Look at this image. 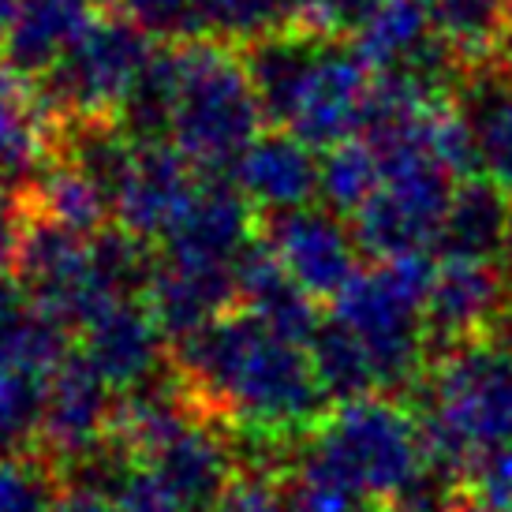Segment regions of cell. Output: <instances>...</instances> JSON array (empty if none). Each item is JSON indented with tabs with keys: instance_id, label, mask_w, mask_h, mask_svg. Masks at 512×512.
Listing matches in <instances>:
<instances>
[{
	"instance_id": "obj_31",
	"label": "cell",
	"mask_w": 512,
	"mask_h": 512,
	"mask_svg": "<svg viewBox=\"0 0 512 512\" xmlns=\"http://www.w3.org/2000/svg\"><path fill=\"white\" fill-rule=\"evenodd\" d=\"M299 15L303 0H206L210 38H221L236 49L277 30L299 27Z\"/></svg>"
},
{
	"instance_id": "obj_27",
	"label": "cell",
	"mask_w": 512,
	"mask_h": 512,
	"mask_svg": "<svg viewBox=\"0 0 512 512\" xmlns=\"http://www.w3.org/2000/svg\"><path fill=\"white\" fill-rule=\"evenodd\" d=\"M434 27L464 64L501 57L509 38V0H430Z\"/></svg>"
},
{
	"instance_id": "obj_14",
	"label": "cell",
	"mask_w": 512,
	"mask_h": 512,
	"mask_svg": "<svg viewBox=\"0 0 512 512\" xmlns=\"http://www.w3.org/2000/svg\"><path fill=\"white\" fill-rule=\"evenodd\" d=\"M228 176L255 210L285 214L318 199L322 161L314 157V146L303 143L296 131L266 128L251 139Z\"/></svg>"
},
{
	"instance_id": "obj_36",
	"label": "cell",
	"mask_w": 512,
	"mask_h": 512,
	"mask_svg": "<svg viewBox=\"0 0 512 512\" xmlns=\"http://www.w3.org/2000/svg\"><path fill=\"white\" fill-rule=\"evenodd\" d=\"M116 505L120 512H191L184 498L146 464H131L124 483L116 486Z\"/></svg>"
},
{
	"instance_id": "obj_8",
	"label": "cell",
	"mask_w": 512,
	"mask_h": 512,
	"mask_svg": "<svg viewBox=\"0 0 512 512\" xmlns=\"http://www.w3.org/2000/svg\"><path fill=\"white\" fill-rule=\"evenodd\" d=\"M370 86H374V68L363 60L356 42L329 38L318 53V64L307 79V90L299 98L288 131H296L314 150H329L344 139H356L367 116Z\"/></svg>"
},
{
	"instance_id": "obj_15",
	"label": "cell",
	"mask_w": 512,
	"mask_h": 512,
	"mask_svg": "<svg viewBox=\"0 0 512 512\" xmlns=\"http://www.w3.org/2000/svg\"><path fill=\"white\" fill-rule=\"evenodd\" d=\"M83 356L113 389H139L157 378L165 329L150 303L116 299L83 326Z\"/></svg>"
},
{
	"instance_id": "obj_20",
	"label": "cell",
	"mask_w": 512,
	"mask_h": 512,
	"mask_svg": "<svg viewBox=\"0 0 512 512\" xmlns=\"http://www.w3.org/2000/svg\"><path fill=\"white\" fill-rule=\"evenodd\" d=\"M236 288H240V303L251 314H258L270 329L296 344L314 341V333L322 329V311L307 288H299L281 258L270 251L266 240H251L247 251L236 258Z\"/></svg>"
},
{
	"instance_id": "obj_7",
	"label": "cell",
	"mask_w": 512,
	"mask_h": 512,
	"mask_svg": "<svg viewBox=\"0 0 512 512\" xmlns=\"http://www.w3.org/2000/svg\"><path fill=\"white\" fill-rule=\"evenodd\" d=\"M8 266L30 303L68 329H83L94 314L116 303L94 273L90 236L60 225L53 217L34 214L23 202H19V225Z\"/></svg>"
},
{
	"instance_id": "obj_16",
	"label": "cell",
	"mask_w": 512,
	"mask_h": 512,
	"mask_svg": "<svg viewBox=\"0 0 512 512\" xmlns=\"http://www.w3.org/2000/svg\"><path fill=\"white\" fill-rule=\"evenodd\" d=\"M236 441L206 423V415L187 419L154 456L143 464L154 468L165 483L184 498L191 512H214L217 501L236 479Z\"/></svg>"
},
{
	"instance_id": "obj_42",
	"label": "cell",
	"mask_w": 512,
	"mask_h": 512,
	"mask_svg": "<svg viewBox=\"0 0 512 512\" xmlns=\"http://www.w3.org/2000/svg\"><path fill=\"white\" fill-rule=\"evenodd\" d=\"M98 4H120V0H98Z\"/></svg>"
},
{
	"instance_id": "obj_2",
	"label": "cell",
	"mask_w": 512,
	"mask_h": 512,
	"mask_svg": "<svg viewBox=\"0 0 512 512\" xmlns=\"http://www.w3.org/2000/svg\"><path fill=\"white\" fill-rule=\"evenodd\" d=\"M423 438L430 460L456 475L512 449V344L490 333L449 344L430 374Z\"/></svg>"
},
{
	"instance_id": "obj_21",
	"label": "cell",
	"mask_w": 512,
	"mask_h": 512,
	"mask_svg": "<svg viewBox=\"0 0 512 512\" xmlns=\"http://www.w3.org/2000/svg\"><path fill=\"white\" fill-rule=\"evenodd\" d=\"M445 258L505 262L512 251V195L486 176H464L438 232Z\"/></svg>"
},
{
	"instance_id": "obj_33",
	"label": "cell",
	"mask_w": 512,
	"mask_h": 512,
	"mask_svg": "<svg viewBox=\"0 0 512 512\" xmlns=\"http://www.w3.org/2000/svg\"><path fill=\"white\" fill-rule=\"evenodd\" d=\"M53 471L27 456H0V512H53Z\"/></svg>"
},
{
	"instance_id": "obj_19",
	"label": "cell",
	"mask_w": 512,
	"mask_h": 512,
	"mask_svg": "<svg viewBox=\"0 0 512 512\" xmlns=\"http://www.w3.org/2000/svg\"><path fill=\"white\" fill-rule=\"evenodd\" d=\"M326 42V34H314L299 23V27L266 34V38L240 49L251 86H255L258 109L266 116V128H288L292 124L296 105L307 90V79H311L318 53Z\"/></svg>"
},
{
	"instance_id": "obj_12",
	"label": "cell",
	"mask_w": 512,
	"mask_h": 512,
	"mask_svg": "<svg viewBox=\"0 0 512 512\" xmlns=\"http://www.w3.org/2000/svg\"><path fill=\"white\" fill-rule=\"evenodd\" d=\"M509 288L512 277L505 262L445 258L434 270L427 296V333L445 344L494 333L509 307Z\"/></svg>"
},
{
	"instance_id": "obj_37",
	"label": "cell",
	"mask_w": 512,
	"mask_h": 512,
	"mask_svg": "<svg viewBox=\"0 0 512 512\" xmlns=\"http://www.w3.org/2000/svg\"><path fill=\"white\" fill-rule=\"evenodd\" d=\"M53 512H120V505H116L113 490L68 479L64 490L57 494V501H53Z\"/></svg>"
},
{
	"instance_id": "obj_11",
	"label": "cell",
	"mask_w": 512,
	"mask_h": 512,
	"mask_svg": "<svg viewBox=\"0 0 512 512\" xmlns=\"http://www.w3.org/2000/svg\"><path fill=\"white\" fill-rule=\"evenodd\" d=\"M202 172L180 154L172 139H139L131 165L113 195V214L146 240H161L199 187Z\"/></svg>"
},
{
	"instance_id": "obj_17",
	"label": "cell",
	"mask_w": 512,
	"mask_h": 512,
	"mask_svg": "<svg viewBox=\"0 0 512 512\" xmlns=\"http://www.w3.org/2000/svg\"><path fill=\"white\" fill-rule=\"evenodd\" d=\"M236 299H240L236 266L176 262V258H161L154 285L146 292L150 311L161 322L165 337H172V341H184V337L206 329L217 318H225Z\"/></svg>"
},
{
	"instance_id": "obj_9",
	"label": "cell",
	"mask_w": 512,
	"mask_h": 512,
	"mask_svg": "<svg viewBox=\"0 0 512 512\" xmlns=\"http://www.w3.org/2000/svg\"><path fill=\"white\" fill-rule=\"evenodd\" d=\"M266 243L281 258V266L299 288H307L314 299H333L359 273V240L344 225L341 214L299 206L285 214H270L266 221Z\"/></svg>"
},
{
	"instance_id": "obj_4",
	"label": "cell",
	"mask_w": 512,
	"mask_h": 512,
	"mask_svg": "<svg viewBox=\"0 0 512 512\" xmlns=\"http://www.w3.org/2000/svg\"><path fill=\"white\" fill-rule=\"evenodd\" d=\"M434 270L438 266L427 258V251L382 258L374 270H359L333 296L329 318H337L363 341L382 393L408 389L423 370L430 337L427 296Z\"/></svg>"
},
{
	"instance_id": "obj_1",
	"label": "cell",
	"mask_w": 512,
	"mask_h": 512,
	"mask_svg": "<svg viewBox=\"0 0 512 512\" xmlns=\"http://www.w3.org/2000/svg\"><path fill=\"white\" fill-rule=\"evenodd\" d=\"M180 382L202 415L240 430L292 441L322 423L326 389L311 352L281 337L258 314H225L176 341Z\"/></svg>"
},
{
	"instance_id": "obj_34",
	"label": "cell",
	"mask_w": 512,
	"mask_h": 512,
	"mask_svg": "<svg viewBox=\"0 0 512 512\" xmlns=\"http://www.w3.org/2000/svg\"><path fill=\"white\" fill-rule=\"evenodd\" d=\"M214 512H299V505L292 490L277 483L270 471H247L232 479Z\"/></svg>"
},
{
	"instance_id": "obj_40",
	"label": "cell",
	"mask_w": 512,
	"mask_h": 512,
	"mask_svg": "<svg viewBox=\"0 0 512 512\" xmlns=\"http://www.w3.org/2000/svg\"><path fill=\"white\" fill-rule=\"evenodd\" d=\"M501 60L512 68V27H509V38H505V49H501Z\"/></svg>"
},
{
	"instance_id": "obj_30",
	"label": "cell",
	"mask_w": 512,
	"mask_h": 512,
	"mask_svg": "<svg viewBox=\"0 0 512 512\" xmlns=\"http://www.w3.org/2000/svg\"><path fill=\"white\" fill-rule=\"evenodd\" d=\"M49 370L0 367V456H27L42 445Z\"/></svg>"
},
{
	"instance_id": "obj_18",
	"label": "cell",
	"mask_w": 512,
	"mask_h": 512,
	"mask_svg": "<svg viewBox=\"0 0 512 512\" xmlns=\"http://www.w3.org/2000/svg\"><path fill=\"white\" fill-rule=\"evenodd\" d=\"M453 101L475 139L479 176L512 195V68L501 57L468 64Z\"/></svg>"
},
{
	"instance_id": "obj_38",
	"label": "cell",
	"mask_w": 512,
	"mask_h": 512,
	"mask_svg": "<svg viewBox=\"0 0 512 512\" xmlns=\"http://www.w3.org/2000/svg\"><path fill=\"white\" fill-rule=\"evenodd\" d=\"M15 4H19V0H0V53H4V42H8V30H12Z\"/></svg>"
},
{
	"instance_id": "obj_28",
	"label": "cell",
	"mask_w": 512,
	"mask_h": 512,
	"mask_svg": "<svg viewBox=\"0 0 512 512\" xmlns=\"http://www.w3.org/2000/svg\"><path fill=\"white\" fill-rule=\"evenodd\" d=\"M314 363V374L326 389L329 400H359L378 393V374L370 363V352L363 348L356 333L341 326L337 318H326L322 329L314 333V341L307 344Z\"/></svg>"
},
{
	"instance_id": "obj_23",
	"label": "cell",
	"mask_w": 512,
	"mask_h": 512,
	"mask_svg": "<svg viewBox=\"0 0 512 512\" xmlns=\"http://www.w3.org/2000/svg\"><path fill=\"white\" fill-rule=\"evenodd\" d=\"M19 202L83 236H98L101 228H109V217H113V202L98 187V180H90L75 161H68L57 150L38 169V176L19 191Z\"/></svg>"
},
{
	"instance_id": "obj_24",
	"label": "cell",
	"mask_w": 512,
	"mask_h": 512,
	"mask_svg": "<svg viewBox=\"0 0 512 512\" xmlns=\"http://www.w3.org/2000/svg\"><path fill=\"white\" fill-rule=\"evenodd\" d=\"M68 359V326L38 311L15 277H0V367L53 370Z\"/></svg>"
},
{
	"instance_id": "obj_3",
	"label": "cell",
	"mask_w": 512,
	"mask_h": 512,
	"mask_svg": "<svg viewBox=\"0 0 512 512\" xmlns=\"http://www.w3.org/2000/svg\"><path fill=\"white\" fill-rule=\"evenodd\" d=\"M180 94L172 116V143L202 176H228L251 146L266 116L240 49L221 38H195L176 45Z\"/></svg>"
},
{
	"instance_id": "obj_10",
	"label": "cell",
	"mask_w": 512,
	"mask_h": 512,
	"mask_svg": "<svg viewBox=\"0 0 512 512\" xmlns=\"http://www.w3.org/2000/svg\"><path fill=\"white\" fill-rule=\"evenodd\" d=\"M255 240V206L232 176H202L184 210L161 236V258L236 266Z\"/></svg>"
},
{
	"instance_id": "obj_6",
	"label": "cell",
	"mask_w": 512,
	"mask_h": 512,
	"mask_svg": "<svg viewBox=\"0 0 512 512\" xmlns=\"http://www.w3.org/2000/svg\"><path fill=\"white\" fill-rule=\"evenodd\" d=\"M157 45L128 15H94L68 53L34 79L45 120L60 128L86 116H116Z\"/></svg>"
},
{
	"instance_id": "obj_25",
	"label": "cell",
	"mask_w": 512,
	"mask_h": 512,
	"mask_svg": "<svg viewBox=\"0 0 512 512\" xmlns=\"http://www.w3.org/2000/svg\"><path fill=\"white\" fill-rule=\"evenodd\" d=\"M434 34L438 27L430 0H385L352 42L374 72H393L404 60H412Z\"/></svg>"
},
{
	"instance_id": "obj_29",
	"label": "cell",
	"mask_w": 512,
	"mask_h": 512,
	"mask_svg": "<svg viewBox=\"0 0 512 512\" xmlns=\"http://www.w3.org/2000/svg\"><path fill=\"white\" fill-rule=\"evenodd\" d=\"M378 187H382V157L363 135L322 150L318 199L326 202L333 214L356 217L374 199Z\"/></svg>"
},
{
	"instance_id": "obj_35",
	"label": "cell",
	"mask_w": 512,
	"mask_h": 512,
	"mask_svg": "<svg viewBox=\"0 0 512 512\" xmlns=\"http://www.w3.org/2000/svg\"><path fill=\"white\" fill-rule=\"evenodd\" d=\"M385 0H303L299 23L326 38H356Z\"/></svg>"
},
{
	"instance_id": "obj_32",
	"label": "cell",
	"mask_w": 512,
	"mask_h": 512,
	"mask_svg": "<svg viewBox=\"0 0 512 512\" xmlns=\"http://www.w3.org/2000/svg\"><path fill=\"white\" fill-rule=\"evenodd\" d=\"M128 19L161 45H184L206 38V0H120Z\"/></svg>"
},
{
	"instance_id": "obj_26",
	"label": "cell",
	"mask_w": 512,
	"mask_h": 512,
	"mask_svg": "<svg viewBox=\"0 0 512 512\" xmlns=\"http://www.w3.org/2000/svg\"><path fill=\"white\" fill-rule=\"evenodd\" d=\"M176 94H180V60L176 45H161L150 53L139 79L131 83L128 98L120 105L116 120L135 139H172V116H176Z\"/></svg>"
},
{
	"instance_id": "obj_22",
	"label": "cell",
	"mask_w": 512,
	"mask_h": 512,
	"mask_svg": "<svg viewBox=\"0 0 512 512\" xmlns=\"http://www.w3.org/2000/svg\"><path fill=\"white\" fill-rule=\"evenodd\" d=\"M94 4L98 0H19L0 64L34 83L83 34L86 23L94 19Z\"/></svg>"
},
{
	"instance_id": "obj_39",
	"label": "cell",
	"mask_w": 512,
	"mask_h": 512,
	"mask_svg": "<svg viewBox=\"0 0 512 512\" xmlns=\"http://www.w3.org/2000/svg\"><path fill=\"white\" fill-rule=\"evenodd\" d=\"M453 512H501V509H494V505H490V501H468V498H460L453 505Z\"/></svg>"
},
{
	"instance_id": "obj_13",
	"label": "cell",
	"mask_w": 512,
	"mask_h": 512,
	"mask_svg": "<svg viewBox=\"0 0 512 512\" xmlns=\"http://www.w3.org/2000/svg\"><path fill=\"white\" fill-rule=\"evenodd\" d=\"M113 423V385L86 363V356H68L49 374L42 449L60 460H79L113 438Z\"/></svg>"
},
{
	"instance_id": "obj_41",
	"label": "cell",
	"mask_w": 512,
	"mask_h": 512,
	"mask_svg": "<svg viewBox=\"0 0 512 512\" xmlns=\"http://www.w3.org/2000/svg\"><path fill=\"white\" fill-rule=\"evenodd\" d=\"M505 270H509V277H512V251H509V258H505Z\"/></svg>"
},
{
	"instance_id": "obj_5",
	"label": "cell",
	"mask_w": 512,
	"mask_h": 512,
	"mask_svg": "<svg viewBox=\"0 0 512 512\" xmlns=\"http://www.w3.org/2000/svg\"><path fill=\"white\" fill-rule=\"evenodd\" d=\"M311 449L344 471L370 501L393 505L430 460L423 419L378 393L344 400L337 412L314 427Z\"/></svg>"
}]
</instances>
